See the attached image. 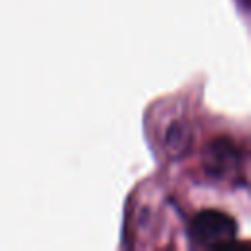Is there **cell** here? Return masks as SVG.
<instances>
[{"instance_id":"obj_1","label":"cell","mask_w":251,"mask_h":251,"mask_svg":"<svg viewBox=\"0 0 251 251\" xmlns=\"http://www.w3.org/2000/svg\"><path fill=\"white\" fill-rule=\"evenodd\" d=\"M190 237L200 247H220L235 241L237 224L231 216L218 210H204L190 224Z\"/></svg>"},{"instance_id":"obj_2","label":"cell","mask_w":251,"mask_h":251,"mask_svg":"<svg viewBox=\"0 0 251 251\" xmlns=\"http://www.w3.org/2000/svg\"><path fill=\"white\" fill-rule=\"evenodd\" d=\"M239 163V153L237 147H233V143H229L227 139H218L210 145L208 149V161H206V169L210 175L214 176H224L229 171L237 169Z\"/></svg>"},{"instance_id":"obj_3","label":"cell","mask_w":251,"mask_h":251,"mask_svg":"<svg viewBox=\"0 0 251 251\" xmlns=\"http://www.w3.org/2000/svg\"><path fill=\"white\" fill-rule=\"evenodd\" d=\"M192 145V129L186 122H173L165 129V147L173 157H182Z\"/></svg>"}]
</instances>
